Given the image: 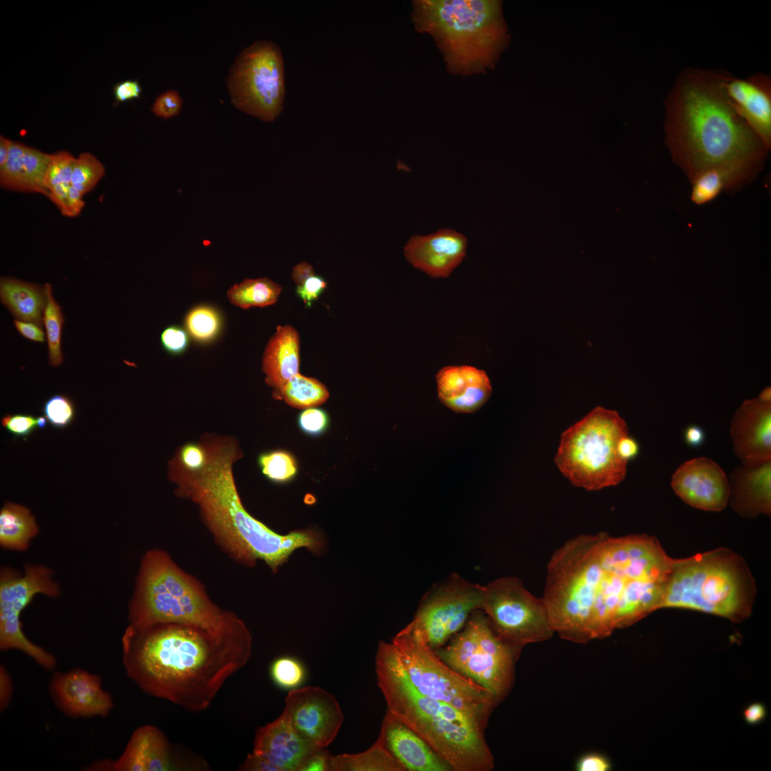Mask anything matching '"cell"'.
I'll list each match as a JSON object with an SVG mask.
<instances>
[{
	"label": "cell",
	"instance_id": "obj_1",
	"mask_svg": "<svg viewBox=\"0 0 771 771\" xmlns=\"http://www.w3.org/2000/svg\"><path fill=\"white\" fill-rule=\"evenodd\" d=\"M673 560L645 534L571 538L547 568L543 600L554 632L585 643L660 608Z\"/></svg>",
	"mask_w": 771,
	"mask_h": 771
},
{
	"label": "cell",
	"instance_id": "obj_2",
	"mask_svg": "<svg viewBox=\"0 0 771 771\" xmlns=\"http://www.w3.org/2000/svg\"><path fill=\"white\" fill-rule=\"evenodd\" d=\"M251 651L250 630L230 611L215 628L129 625L122 637L128 677L145 693L192 712L211 705L228 679L248 663Z\"/></svg>",
	"mask_w": 771,
	"mask_h": 771
},
{
	"label": "cell",
	"instance_id": "obj_3",
	"mask_svg": "<svg viewBox=\"0 0 771 771\" xmlns=\"http://www.w3.org/2000/svg\"><path fill=\"white\" fill-rule=\"evenodd\" d=\"M199 440L206 450L204 465L188 470L173 455L168 463V477L176 485L177 497L197 505L202 521L231 558L250 567L262 560L276 572L297 548L313 553L322 550L318 533L303 530L281 535L246 510L233 472V465L243 455L235 438L204 433Z\"/></svg>",
	"mask_w": 771,
	"mask_h": 771
},
{
	"label": "cell",
	"instance_id": "obj_4",
	"mask_svg": "<svg viewBox=\"0 0 771 771\" xmlns=\"http://www.w3.org/2000/svg\"><path fill=\"white\" fill-rule=\"evenodd\" d=\"M722 74L685 70L666 100L667 145L690 179L717 166L761 167L769 150L728 104Z\"/></svg>",
	"mask_w": 771,
	"mask_h": 771
},
{
	"label": "cell",
	"instance_id": "obj_5",
	"mask_svg": "<svg viewBox=\"0 0 771 771\" xmlns=\"http://www.w3.org/2000/svg\"><path fill=\"white\" fill-rule=\"evenodd\" d=\"M376 673L388 710L419 735L453 771L494 768L485 730L454 707L418 691L392 642H379Z\"/></svg>",
	"mask_w": 771,
	"mask_h": 771
},
{
	"label": "cell",
	"instance_id": "obj_6",
	"mask_svg": "<svg viewBox=\"0 0 771 771\" xmlns=\"http://www.w3.org/2000/svg\"><path fill=\"white\" fill-rule=\"evenodd\" d=\"M411 18L418 32L433 38L451 74H485L509 44L498 0H413Z\"/></svg>",
	"mask_w": 771,
	"mask_h": 771
},
{
	"label": "cell",
	"instance_id": "obj_7",
	"mask_svg": "<svg viewBox=\"0 0 771 771\" xmlns=\"http://www.w3.org/2000/svg\"><path fill=\"white\" fill-rule=\"evenodd\" d=\"M755 590L744 560L720 548L673 560L660 608L692 609L740 621L751 611Z\"/></svg>",
	"mask_w": 771,
	"mask_h": 771
},
{
	"label": "cell",
	"instance_id": "obj_8",
	"mask_svg": "<svg viewBox=\"0 0 771 771\" xmlns=\"http://www.w3.org/2000/svg\"><path fill=\"white\" fill-rule=\"evenodd\" d=\"M227 612L165 551L151 550L142 558L128 605L129 625L177 623L211 628L222 623Z\"/></svg>",
	"mask_w": 771,
	"mask_h": 771
},
{
	"label": "cell",
	"instance_id": "obj_9",
	"mask_svg": "<svg viewBox=\"0 0 771 771\" xmlns=\"http://www.w3.org/2000/svg\"><path fill=\"white\" fill-rule=\"evenodd\" d=\"M628 434L616 411L598 406L562 433L555 464L575 486L598 490L616 485L626 475L628 462L617 448Z\"/></svg>",
	"mask_w": 771,
	"mask_h": 771
},
{
	"label": "cell",
	"instance_id": "obj_10",
	"mask_svg": "<svg viewBox=\"0 0 771 771\" xmlns=\"http://www.w3.org/2000/svg\"><path fill=\"white\" fill-rule=\"evenodd\" d=\"M391 642L418 691L454 707L485 730L488 719L498 705L488 690L451 669L406 626Z\"/></svg>",
	"mask_w": 771,
	"mask_h": 771
},
{
	"label": "cell",
	"instance_id": "obj_11",
	"mask_svg": "<svg viewBox=\"0 0 771 771\" xmlns=\"http://www.w3.org/2000/svg\"><path fill=\"white\" fill-rule=\"evenodd\" d=\"M522 649L498 636L484 613L477 610L463 629L435 652L451 669L488 690L499 704L513 687Z\"/></svg>",
	"mask_w": 771,
	"mask_h": 771
},
{
	"label": "cell",
	"instance_id": "obj_12",
	"mask_svg": "<svg viewBox=\"0 0 771 771\" xmlns=\"http://www.w3.org/2000/svg\"><path fill=\"white\" fill-rule=\"evenodd\" d=\"M236 109L267 121L282 112L285 98L284 65L280 48L257 41L237 56L226 79Z\"/></svg>",
	"mask_w": 771,
	"mask_h": 771
},
{
	"label": "cell",
	"instance_id": "obj_13",
	"mask_svg": "<svg viewBox=\"0 0 771 771\" xmlns=\"http://www.w3.org/2000/svg\"><path fill=\"white\" fill-rule=\"evenodd\" d=\"M484 587L480 610L503 640L523 647L552 637L555 632L543 598L533 595L519 578L503 577Z\"/></svg>",
	"mask_w": 771,
	"mask_h": 771
},
{
	"label": "cell",
	"instance_id": "obj_14",
	"mask_svg": "<svg viewBox=\"0 0 771 771\" xmlns=\"http://www.w3.org/2000/svg\"><path fill=\"white\" fill-rule=\"evenodd\" d=\"M52 575L50 568L39 565H26L23 573L6 566L0 572V649L20 650L49 670L55 668L56 658L26 638L20 615L36 595H60Z\"/></svg>",
	"mask_w": 771,
	"mask_h": 771
},
{
	"label": "cell",
	"instance_id": "obj_15",
	"mask_svg": "<svg viewBox=\"0 0 771 771\" xmlns=\"http://www.w3.org/2000/svg\"><path fill=\"white\" fill-rule=\"evenodd\" d=\"M484 591V585L452 573L428 590L406 627L435 650L461 630L473 612L481 609Z\"/></svg>",
	"mask_w": 771,
	"mask_h": 771
},
{
	"label": "cell",
	"instance_id": "obj_16",
	"mask_svg": "<svg viewBox=\"0 0 771 771\" xmlns=\"http://www.w3.org/2000/svg\"><path fill=\"white\" fill-rule=\"evenodd\" d=\"M282 714L317 749L326 748L335 740L343 722L336 697L317 686L291 690Z\"/></svg>",
	"mask_w": 771,
	"mask_h": 771
},
{
	"label": "cell",
	"instance_id": "obj_17",
	"mask_svg": "<svg viewBox=\"0 0 771 771\" xmlns=\"http://www.w3.org/2000/svg\"><path fill=\"white\" fill-rule=\"evenodd\" d=\"M49 692L54 705L71 718L106 717L114 705L101 677L80 667L54 672Z\"/></svg>",
	"mask_w": 771,
	"mask_h": 771
},
{
	"label": "cell",
	"instance_id": "obj_18",
	"mask_svg": "<svg viewBox=\"0 0 771 771\" xmlns=\"http://www.w3.org/2000/svg\"><path fill=\"white\" fill-rule=\"evenodd\" d=\"M671 486L687 504L706 511L723 510L730 498V482L725 473L706 457L681 464L672 476Z\"/></svg>",
	"mask_w": 771,
	"mask_h": 771
},
{
	"label": "cell",
	"instance_id": "obj_19",
	"mask_svg": "<svg viewBox=\"0 0 771 771\" xmlns=\"http://www.w3.org/2000/svg\"><path fill=\"white\" fill-rule=\"evenodd\" d=\"M730 433L736 457L747 466L771 461V403L745 400L736 410Z\"/></svg>",
	"mask_w": 771,
	"mask_h": 771
},
{
	"label": "cell",
	"instance_id": "obj_20",
	"mask_svg": "<svg viewBox=\"0 0 771 771\" xmlns=\"http://www.w3.org/2000/svg\"><path fill=\"white\" fill-rule=\"evenodd\" d=\"M722 86L735 112L770 149L771 146V79L757 73L746 79L723 72Z\"/></svg>",
	"mask_w": 771,
	"mask_h": 771
},
{
	"label": "cell",
	"instance_id": "obj_21",
	"mask_svg": "<svg viewBox=\"0 0 771 771\" xmlns=\"http://www.w3.org/2000/svg\"><path fill=\"white\" fill-rule=\"evenodd\" d=\"M467 238L450 228L413 236L404 247L407 261L430 278H448L466 254Z\"/></svg>",
	"mask_w": 771,
	"mask_h": 771
},
{
	"label": "cell",
	"instance_id": "obj_22",
	"mask_svg": "<svg viewBox=\"0 0 771 771\" xmlns=\"http://www.w3.org/2000/svg\"><path fill=\"white\" fill-rule=\"evenodd\" d=\"M378 738L405 771H453L419 735L388 710Z\"/></svg>",
	"mask_w": 771,
	"mask_h": 771
},
{
	"label": "cell",
	"instance_id": "obj_23",
	"mask_svg": "<svg viewBox=\"0 0 771 771\" xmlns=\"http://www.w3.org/2000/svg\"><path fill=\"white\" fill-rule=\"evenodd\" d=\"M317 750L281 713L256 730L253 752L268 760L279 771H300Z\"/></svg>",
	"mask_w": 771,
	"mask_h": 771
},
{
	"label": "cell",
	"instance_id": "obj_24",
	"mask_svg": "<svg viewBox=\"0 0 771 771\" xmlns=\"http://www.w3.org/2000/svg\"><path fill=\"white\" fill-rule=\"evenodd\" d=\"M435 378L439 400L455 413H475L492 393L486 373L471 366H445Z\"/></svg>",
	"mask_w": 771,
	"mask_h": 771
},
{
	"label": "cell",
	"instance_id": "obj_25",
	"mask_svg": "<svg viewBox=\"0 0 771 771\" xmlns=\"http://www.w3.org/2000/svg\"><path fill=\"white\" fill-rule=\"evenodd\" d=\"M174 768L167 737L153 725H142L132 733L123 753L113 761L114 771H168Z\"/></svg>",
	"mask_w": 771,
	"mask_h": 771
},
{
	"label": "cell",
	"instance_id": "obj_26",
	"mask_svg": "<svg viewBox=\"0 0 771 771\" xmlns=\"http://www.w3.org/2000/svg\"><path fill=\"white\" fill-rule=\"evenodd\" d=\"M730 499L732 508L742 516L770 515L771 461L736 467L730 475Z\"/></svg>",
	"mask_w": 771,
	"mask_h": 771
},
{
	"label": "cell",
	"instance_id": "obj_27",
	"mask_svg": "<svg viewBox=\"0 0 771 771\" xmlns=\"http://www.w3.org/2000/svg\"><path fill=\"white\" fill-rule=\"evenodd\" d=\"M51 154L22 143L11 141L9 154L0 167L2 188L20 192L39 193L48 196L44 185Z\"/></svg>",
	"mask_w": 771,
	"mask_h": 771
},
{
	"label": "cell",
	"instance_id": "obj_28",
	"mask_svg": "<svg viewBox=\"0 0 771 771\" xmlns=\"http://www.w3.org/2000/svg\"><path fill=\"white\" fill-rule=\"evenodd\" d=\"M300 338L291 326H279L271 338L263 356L262 368L266 383L279 391L288 381L298 373L300 364Z\"/></svg>",
	"mask_w": 771,
	"mask_h": 771
},
{
	"label": "cell",
	"instance_id": "obj_29",
	"mask_svg": "<svg viewBox=\"0 0 771 771\" xmlns=\"http://www.w3.org/2000/svg\"><path fill=\"white\" fill-rule=\"evenodd\" d=\"M760 167L745 165H721L705 169L692 178L690 198L697 205L706 204L721 193L748 181Z\"/></svg>",
	"mask_w": 771,
	"mask_h": 771
},
{
	"label": "cell",
	"instance_id": "obj_30",
	"mask_svg": "<svg viewBox=\"0 0 771 771\" xmlns=\"http://www.w3.org/2000/svg\"><path fill=\"white\" fill-rule=\"evenodd\" d=\"M0 298L16 319L42 327V313L46 304L44 285L31 283L11 277H2L0 280Z\"/></svg>",
	"mask_w": 771,
	"mask_h": 771
},
{
	"label": "cell",
	"instance_id": "obj_31",
	"mask_svg": "<svg viewBox=\"0 0 771 771\" xmlns=\"http://www.w3.org/2000/svg\"><path fill=\"white\" fill-rule=\"evenodd\" d=\"M39 533V526L25 506L6 503L0 511V545L4 549L22 551Z\"/></svg>",
	"mask_w": 771,
	"mask_h": 771
},
{
	"label": "cell",
	"instance_id": "obj_32",
	"mask_svg": "<svg viewBox=\"0 0 771 771\" xmlns=\"http://www.w3.org/2000/svg\"><path fill=\"white\" fill-rule=\"evenodd\" d=\"M330 771H405L378 740L366 751L331 755Z\"/></svg>",
	"mask_w": 771,
	"mask_h": 771
},
{
	"label": "cell",
	"instance_id": "obj_33",
	"mask_svg": "<svg viewBox=\"0 0 771 771\" xmlns=\"http://www.w3.org/2000/svg\"><path fill=\"white\" fill-rule=\"evenodd\" d=\"M273 396L283 400L293 408L307 409L325 403L329 392L317 379L298 373L291 377L279 391L273 393Z\"/></svg>",
	"mask_w": 771,
	"mask_h": 771
},
{
	"label": "cell",
	"instance_id": "obj_34",
	"mask_svg": "<svg viewBox=\"0 0 771 771\" xmlns=\"http://www.w3.org/2000/svg\"><path fill=\"white\" fill-rule=\"evenodd\" d=\"M281 289L280 285L266 278L246 279L232 286L227 296L231 303L242 308L263 307L275 303Z\"/></svg>",
	"mask_w": 771,
	"mask_h": 771
},
{
	"label": "cell",
	"instance_id": "obj_35",
	"mask_svg": "<svg viewBox=\"0 0 771 771\" xmlns=\"http://www.w3.org/2000/svg\"><path fill=\"white\" fill-rule=\"evenodd\" d=\"M46 304L43 313V323L46 328L49 363L51 366H60L64 361L61 350V336L64 316L60 305L53 296L50 283H45Z\"/></svg>",
	"mask_w": 771,
	"mask_h": 771
},
{
	"label": "cell",
	"instance_id": "obj_36",
	"mask_svg": "<svg viewBox=\"0 0 771 771\" xmlns=\"http://www.w3.org/2000/svg\"><path fill=\"white\" fill-rule=\"evenodd\" d=\"M185 325L189 334L196 341L208 342L218 335L221 328V317L213 308L198 306L188 313Z\"/></svg>",
	"mask_w": 771,
	"mask_h": 771
},
{
	"label": "cell",
	"instance_id": "obj_37",
	"mask_svg": "<svg viewBox=\"0 0 771 771\" xmlns=\"http://www.w3.org/2000/svg\"><path fill=\"white\" fill-rule=\"evenodd\" d=\"M258 463L263 475L273 483L289 481L297 472L293 456L282 450L262 453L258 456Z\"/></svg>",
	"mask_w": 771,
	"mask_h": 771
},
{
	"label": "cell",
	"instance_id": "obj_38",
	"mask_svg": "<svg viewBox=\"0 0 771 771\" xmlns=\"http://www.w3.org/2000/svg\"><path fill=\"white\" fill-rule=\"evenodd\" d=\"M104 173L105 168L96 156L81 153L76 158L71 184L84 195L96 186Z\"/></svg>",
	"mask_w": 771,
	"mask_h": 771
},
{
	"label": "cell",
	"instance_id": "obj_39",
	"mask_svg": "<svg viewBox=\"0 0 771 771\" xmlns=\"http://www.w3.org/2000/svg\"><path fill=\"white\" fill-rule=\"evenodd\" d=\"M271 675L278 687L291 690L298 687L303 683L306 677V670L299 660L286 656L273 661L271 667Z\"/></svg>",
	"mask_w": 771,
	"mask_h": 771
},
{
	"label": "cell",
	"instance_id": "obj_40",
	"mask_svg": "<svg viewBox=\"0 0 771 771\" xmlns=\"http://www.w3.org/2000/svg\"><path fill=\"white\" fill-rule=\"evenodd\" d=\"M43 412L44 416L53 427L62 429L74 420L76 408L73 400L67 395L56 394L45 402Z\"/></svg>",
	"mask_w": 771,
	"mask_h": 771
},
{
	"label": "cell",
	"instance_id": "obj_41",
	"mask_svg": "<svg viewBox=\"0 0 771 771\" xmlns=\"http://www.w3.org/2000/svg\"><path fill=\"white\" fill-rule=\"evenodd\" d=\"M76 158L66 151L51 154V159L44 177V185L48 190L63 183H71Z\"/></svg>",
	"mask_w": 771,
	"mask_h": 771
},
{
	"label": "cell",
	"instance_id": "obj_42",
	"mask_svg": "<svg viewBox=\"0 0 771 771\" xmlns=\"http://www.w3.org/2000/svg\"><path fill=\"white\" fill-rule=\"evenodd\" d=\"M48 420L45 416L27 414H8L1 420L2 426L16 438H26L37 428H44Z\"/></svg>",
	"mask_w": 771,
	"mask_h": 771
},
{
	"label": "cell",
	"instance_id": "obj_43",
	"mask_svg": "<svg viewBox=\"0 0 771 771\" xmlns=\"http://www.w3.org/2000/svg\"><path fill=\"white\" fill-rule=\"evenodd\" d=\"M174 455L186 469L191 471L200 470L206 460V450L201 440L183 444Z\"/></svg>",
	"mask_w": 771,
	"mask_h": 771
},
{
	"label": "cell",
	"instance_id": "obj_44",
	"mask_svg": "<svg viewBox=\"0 0 771 771\" xmlns=\"http://www.w3.org/2000/svg\"><path fill=\"white\" fill-rule=\"evenodd\" d=\"M182 105L183 100L178 91L168 89L156 98L151 111L159 118L168 119L180 113Z\"/></svg>",
	"mask_w": 771,
	"mask_h": 771
},
{
	"label": "cell",
	"instance_id": "obj_45",
	"mask_svg": "<svg viewBox=\"0 0 771 771\" xmlns=\"http://www.w3.org/2000/svg\"><path fill=\"white\" fill-rule=\"evenodd\" d=\"M328 423V415L323 410L310 408L299 415L298 423L306 433L318 435L323 433Z\"/></svg>",
	"mask_w": 771,
	"mask_h": 771
},
{
	"label": "cell",
	"instance_id": "obj_46",
	"mask_svg": "<svg viewBox=\"0 0 771 771\" xmlns=\"http://www.w3.org/2000/svg\"><path fill=\"white\" fill-rule=\"evenodd\" d=\"M160 341L163 348L171 354L183 353L188 344L186 332L177 326L166 328L161 334Z\"/></svg>",
	"mask_w": 771,
	"mask_h": 771
},
{
	"label": "cell",
	"instance_id": "obj_47",
	"mask_svg": "<svg viewBox=\"0 0 771 771\" xmlns=\"http://www.w3.org/2000/svg\"><path fill=\"white\" fill-rule=\"evenodd\" d=\"M327 286L328 283L323 277L315 274L298 286L296 293L307 306L311 307L324 292Z\"/></svg>",
	"mask_w": 771,
	"mask_h": 771
},
{
	"label": "cell",
	"instance_id": "obj_48",
	"mask_svg": "<svg viewBox=\"0 0 771 771\" xmlns=\"http://www.w3.org/2000/svg\"><path fill=\"white\" fill-rule=\"evenodd\" d=\"M142 88L136 80H125L114 87V95L117 102H125L141 97Z\"/></svg>",
	"mask_w": 771,
	"mask_h": 771
},
{
	"label": "cell",
	"instance_id": "obj_49",
	"mask_svg": "<svg viewBox=\"0 0 771 771\" xmlns=\"http://www.w3.org/2000/svg\"><path fill=\"white\" fill-rule=\"evenodd\" d=\"M575 768L578 771H608L610 768V764L605 756L593 752L580 757Z\"/></svg>",
	"mask_w": 771,
	"mask_h": 771
},
{
	"label": "cell",
	"instance_id": "obj_50",
	"mask_svg": "<svg viewBox=\"0 0 771 771\" xmlns=\"http://www.w3.org/2000/svg\"><path fill=\"white\" fill-rule=\"evenodd\" d=\"M331 757L327 750L318 749L306 761L300 771H330Z\"/></svg>",
	"mask_w": 771,
	"mask_h": 771
},
{
	"label": "cell",
	"instance_id": "obj_51",
	"mask_svg": "<svg viewBox=\"0 0 771 771\" xmlns=\"http://www.w3.org/2000/svg\"><path fill=\"white\" fill-rule=\"evenodd\" d=\"M70 183H63L49 190L48 198L56 206L63 216H68V198Z\"/></svg>",
	"mask_w": 771,
	"mask_h": 771
},
{
	"label": "cell",
	"instance_id": "obj_52",
	"mask_svg": "<svg viewBox=\"0 0 771 771\" xmlns=\"http://www.w3.org/2000/svg\"><path fill=\"white\" fill-rule=\"evenodd\" d=\"M14 324L17 331L25 338L37 343H44L45 334L42 327L30 322L15 319Z\"/></svg>",
	"mask_w": 771,
	"mask_h": 771
},
{
	"label": "cell",
	"instance_id": "obj_53",
	"mask_svg": "<svg viewBox=\"0 0 771 771\" xmlns=\"http://www.w3.org/2000/svg\"><path fill=\"white\" fill-rule=\"evenodd\" d=\"M13 694L11 677L4 666H0V710L3 712L9 705Z\"/></svg>",
	"mask_w": 771,
	"mask_h": 771
},
{
	"label": "cell",
	"instance_id": "obj_54",
	"mask_svg": "<svg viewBox=\"0 0 771 771\" xmlns=\"http://www.w3.org/2000/svg\"><path fill=\"white\" fill-rule=\"evenodd\" d=\"M239 768L244 771H279L268 760L253 752L247 755Z\"/></svg>",
	"mask_w": 771,
	"mask_h": 771
},
{
	"label": "cell",
	"instance_id": "obj_55",
	"mask_svg": "<svg viewBox=\"0 0 771 771\" xmlns=\"http://www.w3.org/2000/svg\"><path fill=\"white\" fill-rule=\"evenodd\" d=\"M617 449L620 457L627 462L636 458L640 450L637 440L628 434L620 439Z\"/></svg>",
	"mask_w": 771,
	"mask_h": 771
},
{
	"label": "cell",
	"instance_id": "obj_56",
	"mask_svg": "<svg viewBox=\"0 0 771 771\" xmlns=\"http://www.w3.org/2000/svg\"><path fill=\"white\" fill-rule=\"evenodd\" d=\"M83 197L84 194L71 184L69 190L68 217H74L81 213L85 205Z\"/></svg>",
	"mask_w": 771,
	"mask_h": 771
},
{
	"label": "cell",
	"instance_id": "obj_57",
	"mask_svg": "<svg viewBox=\"0 0 771 771\" xmlns=\"http://www.w3.org/2000/svg\"><path fill=\"white\" fill-rule=\"evenodd\" d=\"M684 440L686 444L692 448L701 446L705 440L702 428L696 425L687 426L684 430Z\"/></svg>",
	"mask_w": 771,
	"mask_h": 771
},
{
	"label": "cell",
	"instance_id": "obj_58",
	"mask_svg": "<svg viewBox=\"0 0 771 771\" xmlns=\"http://www.w3.org/2000/svg\"><path fill=\"white\" fill-rule=\"evenodd\" d=\"M313 275L315 273L313 266L305 261L295 266L291 274L293 280L298 286Z\"/></svg>",
	"mask_w": 771,
	"mask_h": 771
},
{
	"label": "cell",
	"instance_id": "obj_59",
	"mask_svg": "<svg viewBox=\"0 0 771 771\" xmlns=\"http://www.w3.org/2000/svg\"><path fill=\"white\" fill-rule=\"evenodd\" d=\"M765 716L764 706L759 703L750 705L744 711V717L747 722L755 724L762 720Z\"/></svg>",
	"mask_w": 771,
	"mask_h": 771
},
{
	"label": "cell",
	"instance_id": "obj_60",
	"mask_svg": "<svg viewBox=\"0 0 771 771\" xmlns=\"http://www.w3.org/2000/svg\"><path fill=\"white\" fill-rule=\"evenodd\" d=\"M11 140L0 136V167L6 163L10 151Z\"/></svg>",
	"mask_w": 771,
	"mask_h": 771
},
{
	"label": "cell",
	"instance_id": "obj_61",
	"mask_svg": "<svg viewBox=\"0 0 771 771\" xmlns=\"http://www.w3.org/2000/svg\"><path fill=\"white\" fill-rule=\"evenodd\" d=\"M113 761L109 760H103L99 762L91 764L88 770H113Z\"/></svg>",
	"mask_w": 771,
	"mask_h": 771
},
{
	"label": "cell",
	"instance_id": "obj_62",
	"mask_svg": "<svg viewBox=\"0 0 771 771\" xmlns=\"http://www.w3.org/2000/svg\"><path fill=\"white\" fill-rule=\"evenodd\" d=\"M760 400L766 403H771V389L770 387L765 388L757 397Z\"/></svg>",
	"mask_w": 771,
	"mask_h": 771
}]
</instances>
